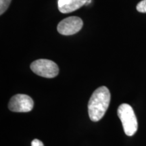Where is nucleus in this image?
<instances>
[{
  "label": "nucleus",
  "mask_w": 146,
  "mask_h": 146,
  "mask_svg": "<svg viewBox=\"0 0 146 146\" xmlns=\"http://www.w3.org/2000/svg\"><path fill=\"white\" fill-rule=\"evenodd\" d=\"M111 96L109 89L102 86L96 89L91 96L88 104V112L90 119L98 122L104 117L108 108Z\"/></svg>",
  "instance_id": "1"
},
{
  "label": "nucleus",
  "mask_w": 146,
  "mask_h": 146,
  "mask_svg": "<svg viewBox=\"0 0 146 146\" xmlns=\"http://www.w3.org/2000/svg\"><path fill=\"white\" fill-rule=\"evenodd\" d=\"M117 114L121 120L125 134L133 136L138 129L137 119L133 108L127 104H123L118 107Z\"/></svg>",
  "instance_id": "2"
},
{
  "label": "nucleus",
  "mask_w": 146,
  "mask_h": 146,
  "mask_svg": "<svg viewBox=\"0 0 146 146\" xmlns=\"http://www.w3.org/2000/svg\"><path fill=\"white\" fill-rule=\"evenodd\" d=\"M31 69L36 74L45 78L56 77L59 73L58 65L52 60L39 59L31 64Z\"/></svg>",
  "instance_id": "3"
},
{
  "label": "nucleus",
  "mask_w": 146,
  "mask_h": 146,
  "mask_svg": "<svg viewBox=\"0 0 146 146\" xmlns=\"http://www.w3.org/2000/svg\"><path fill=\"white\" fill-rule=\"evenodd\" d=\"M83 22L78 16H70L60 21L58 25L57 30L62 35L69 36L77 33L81 30Z\"/></svg>",
  "instance_id": "4"
},
{
  "label": "nucleus",
  "mask_w": 146,
  "mask_h": 146,
  "mask_svg": "<svg viewBox=\"0 0 146 146\" xmlns=\"http://www.w3.org/2000/svg\"><path fill=\"white\" fill-rule=\"evenodd\" d=\"M34 106V102L30 96L17 94L11 98L8 104L10 110L15 112H29Z\"/></svg>",
  "instance_id": "5"
},
{
  "label": "nucleus",
  "mask_w": 146,
  "mask_h": 146,
  "mask_svg": "<svg viewBox=\"0 0 146 146\" xmlns=\"http://www.w3.org/2000/svg\"><path fill=\"white\" fill-rule=\"evenodd\" d=\"M89 0H58V8L62 13L68 14L81 8Z\"/></svg>",
  "instance_id": "6"
},
{
  "label": "nucleus",
  "mask_w": 146,
  "mask_h": 146,
  "mask_svg": "<svg viewBox=\"0 0 146 146\" xmlns=\"http://www.w3.org/2000/svg\"><path fill=\"white\" fill-rule=\"evenodd\" d=\"M12 0H0V14L2 15L10 6Z\"/></svg>",
  "instance_id": "7"
},
{
  "label": "nucleus",
  "mask_w": 146,
  "mask_h": 146,
  "mask_svg": "<svg viewBox=\"0 0 146 146\" xmlns=\"http://www.w3.org/2000/svg\"><path fill=\"white\" fill-rule=\"evenodd\" d=\"M137 10L139 12L141 13H146V0H142L137 5Z\"/></svg>",
  "instance_id": "8"
},
{
  "label": "nucleus",
  "mask_w": 146,
  "mask_h": 146,
  "mask_svg": "<svg viewBox=\"0 0 146 146\" xmlns=\"http://www.w3.org/2000/svg\"><path fill=\"white\" fill-rule=\"evenodd\" d=\"M31 146H44L41 141L39 139H33L31 142Z\"/></svg>",
  "instance_id": "9"
}]
</instances>
